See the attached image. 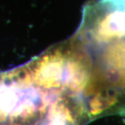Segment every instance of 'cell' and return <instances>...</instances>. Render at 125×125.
I'll return each instance as SVG.
<instances>
[{"instance_id": "5b68a950", "label": "cell", "mask_w": 125, "mask_h": 125, "mask_svg": "<svg viewBox=\"0 0 125 125\" xmlns=\"http://www.w3.org/2000/svg\"><path fill=\"white\" fill-rule=\"evenodd\" d=\"M0 125H7V124H0Z\"/></svg>"}, {"instance_id": "277c9868", "label": "cell", "mask_w": 125, "mask_h": 125, "mask_svg": "<svg viewBox=\"0 0 125 125\" xmlns=\"http://www.w3.org/2000/svg\"><path fill=\"white\" fill-rule=\"evenodd\" d=\"M40 125H81L73 113L65 105L53 103L46 120Z\"/></svg>"}, {"instance_id": "6da1fadb", "label": "cell", "mask_w": 125, "mask_h": 125, "mask_svg": "<svg viewBox=\"0 0 125 125\" xmlns=\"http://www.w3.org/2000/svg\"><path fill=\"white\" fill-rule=\"evenodd\" d=\"M90 54L125 40V0H89L73 35Z\"/></svg>"}, {"instance_id": "3957f363", "label": "cell", "mask_w": 125, "mask_h": 125, "mask_svg": "<svg viewBox=\"0 0 125 125\" xmlns=\"http://www.w3.org/2000/svg\"><path fill=\"white\" fill-rule=\"evenodd\" d=\"M93 64L94 84L123 92L125 90V40L90 54Z\"/></svg>"}, {"instance_id": "7a4b0ae2", "label": "cell", "mask_w": 125, "mask_h": 125, "mask_svg": "<svg viewBox=\"0 0 125 125\" xmlns=\"http://www.w3.org/2000/svg\"><path fill=\"white\" fill-rule=\"evenodd\" d=\"M70 40L53 45L27 62L32 85L42 92L58 95L67 92Z\"/></svg>"}]
</instances>
